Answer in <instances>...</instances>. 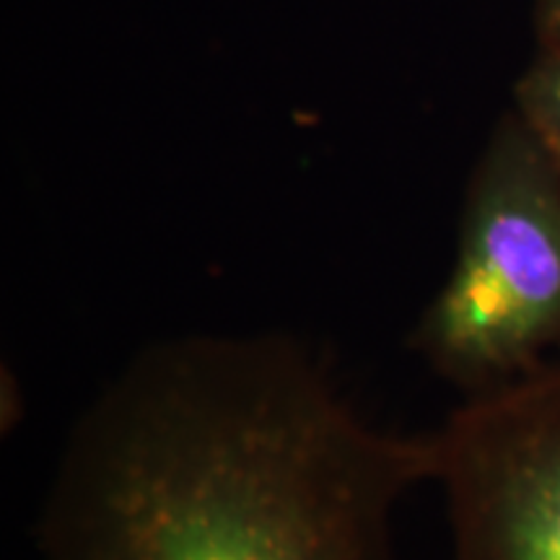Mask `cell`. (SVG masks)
Listing matches in <instances>:
<instances>
[{
	"label": "cell",
	"instance_id": "obj_3",
	"mask_svg": "<svg viewBox=\"0 0 560 560\" xmlns=\"http://www.w3.org/2000/svg\"><path fill=\"white\" fill-rule=\"evenodd\" d=\"M452 560H560V359L433 429Z\"/></svg>",
	"mask_w": 560,
	"mask_h": 560
},
{
	"label": "cell",
	"instance_id": "obj_1",
	"mask_svg": "<svg viewBox=\"0 0 560 560\" xmlns=\"http://www.w3.org/2000/svg\"><path fill=\"white\" fill-rule=\"evenodd\" d=\"M433 433L363 412L299 335L153 340L102 384L42 499L39 560H400Z\"/></svg>",
	"mask_w": 560,
	"mask_h": 560
},
{
	"label": "cell",
	"instance_id": "obj_4",
	"mask_svg": "<svg viewBox=\"0 0 560 560\" xmlns=\"http://www.w3.org/2000/svg\"><path fill=\"white\" fill-rule=\"evenodd\" d=\"M514 112L560 166V52L540 50L514 89Z\"/></svg>",
	"mask_w": 560,
	"mask_h": 560
},
{
	"label": "cell",
	"instance_id": "obj_5",
	"mask_svg": "<svg viewBox=\"0 0 560 560\" xmlns=\"http://www.w3.org/2000/svg\"><path fill=\"white\" fill-rule=\"evenodd\" d=\"M540 50L560 52V0H532Z\"/></svg>",
	"mask_w": 560,
	"mask_h": 560
},
{
	"label": "cell",
	"instance_id": "obj_2",
	"mask_svg": "<svg viewBox=\"0 0 560 560\" xmlns=\"http://www.w3.org/2000/svg\"><path fill=\"white\" fill-rule=\"evenodd\" d=\"M410 348L462 397L560 359V166L514 109L470 174L454 262Z\"/></svg>",
	"mask_w": 560,
	"mask_h": 560
}]
</instances>
